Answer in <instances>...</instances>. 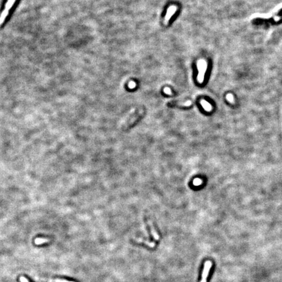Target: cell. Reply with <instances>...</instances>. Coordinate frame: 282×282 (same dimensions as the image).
<instances>
[{"label":"cell","instance_id":"obj_12","mask_svg":"<svg viewBox=\"0 0 282 282\" xmlns=\"http://www.w3.org/2000/svg\"><path fill=\"white\" fill-rule=\"evenodd\" d=\"M164 92L167 93V94H169V95H171V94H172V93H171V91H170V90L169 88H165L164 89Z\"/></svg>","mask_w":282,"mask_h":282},{"label":"cell","instance_id":"obj_7","mask_svg":"<svg viewBox=\"0 0 282 282\" xmlns=\"http://www.w3.org/2000/svg\"><path fill=\"white\" fill-rule=\"evenodd\" d=\"M201 104H202V105H203V106L204 107V108L206 110H208V111L211 110V107L209 103H207L206 101H203V100L201 101Z\"/></svg>","mask_w":282,"mask_h":282},{"label":"cell","instance_id":"obj_10","mask_svg":"<svg viewBox=\"0 0 282 282\" xmlns=\"http://www.w3.org/2000/svg\"><path fill=\"white\" fill-rule=\"evenodd\" d=\"M191 101H187V102L184 103H177L176 105H182V106H189V105H191Z\"/></svg>","mask_w":282,"mask_h":282},{"label":"cell","instance_id":"obj_8","mask_svg":"<svg viewBox=\"0 0 282 282\" xmlns=\"http://www.w3.org/2000/svg\"><path fill=\"white\" fill-rule=\"evenodd\" d=\"M48 282H75V281H68L65 280H60V279H52V280H48Z\"/></svg>","mask_w":282,"mask_h":282},{"label":"cell","instance_id":"obj_3","mask_svg":"<svg viewBox=\"0 0 282 282\" xmlns=\"http://www.w3.org/2000/svg\"><path fill=\"white\" fill-rule=\"evenodd\" d=\"M211 266H212V263H211L210 261H206L205 262L204 265V268L203 270L202 279H201L200 282H206L207 277L209 276Z\"/></svg>","mask_w":282,"mask_h":282},{"label":"cell","instance_id":"obj_11","mask_svg":"<svg viewBox=\"0 0 282 282\" xmlns=\"http://www.w3.org/2000/svg\"><path fill=\"white\" fill-rule=\"evenodd\" d=\"M135 86H136V84H135V82H130L129 83V88H131V89L134 88Z\"/></svg>","mask_w":282,"mask_h":282},{"label":"cell","instance_id":"obj_2","mask_svg":"<svg viewBox=\"0 0 282 282\" xmlns=\"http://www.w3.org/2000/svg\"><path fill=\"white\" fill-rule=\"evenodd\" d=\"M16 1V0H7V1L6 4L5 5V9H3L1 14L0 15V26H1L3 23V22H5V19L7 18V16L9 15V11L12 7V6L15 4Z\"/></svg>","mask_w":282,"mask_h":282},{"label":"cell","instance_id":"obj_13","mask_svg":"<svg viewBox=\"0 0 282 282\" xmlns=\"http://www.w3.org/2000/svg\"><path fill=\"white\" fill-rule=\"evenodd\" d=\"M20 280H21V282H29L28 280L23 276H21L20 278Z\"/></svg>","mask_w":282,"mask_h":282},{"label":"cell","instance_id":"obj_6","mask_svg":"<svg viewBox=\"0 0 282 282\" xmlns=\"http://www.w3.org/2000/svg\"><path fill=\"white\" fill-rule=\"evenodd\" d=\"M135 241L137 242L145 244L147 245V246H148L150 247H155V246H156V244H155V243H154V242H150V241H148V240H145L141 239V238H137V239H136Z\"/></svg>","mask_w":282,"mask_h":282},{"label":"cell","instance_id":"obj_9","mask_svg":"<svg viewBox=\"0 0 282 282\" xmlns=\"http://www.w3.org/2000/svg\"><path fill=\"white\" fill-rule=\"evenodd\" d=\"M47 242L46 240L41 239V238H39V239H36L35 244H43V243H44V242Z\"/></svg>","mask_w":282,"mask_h":282},{"label":"cell","instance_id":"obj_4","mask_svg":"<svg viewBox=\"0 0 282 282\" xmlns=\"http://www.w3.org/2000/svg\"><path fill=\"white\" fill-rule=\"evenodd\" d=\"M176 10H177L176 7L174 6V5L170 6V7L168 9L167 14H166V16H165V18H164V23H165V24H167L168 22H169V21L170 18H171V16H172L174 14V13L176 12Z\"/></svg>","mask_w":282,"mask_h":282},{"label":"cell","instance_id":"obj_1","mask_svg":"<svg viewBox=\"0 0 282 282\" xmlns=\"http://www.w3.org/2000/svg\"><path fill=\"white\" fill-rule=\"evenodd\" d=\"M197 68L199 70V74L197 76L198 82L199 83H203L204 79V75L207 68L206 62L203 59H200L197 62Z\"/></svg>","mask_w":282,"mask_h":282},{"label":"cell","instance_id":"obj_5","mask_svg":"<svg viewBox=\"0 0 282 282\" xmlns=\"http://www.w3.org/2000/svg\"><path fill=\"white\" fill-rule=\"evenodd\" d=\"M148 225L150 227L151 233H152V235L153 236V238L156 240H158L159 239V236L158 233H157V231H156L155 228H154V227H153L152 221H150V220H148Z\"/></svg>","mask_w":282,"mask_h":282}]
</instances>
